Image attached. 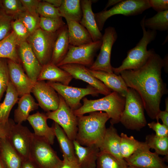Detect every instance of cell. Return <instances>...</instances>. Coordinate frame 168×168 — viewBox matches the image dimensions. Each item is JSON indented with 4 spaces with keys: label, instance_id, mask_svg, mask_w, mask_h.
<instances>
[{
    "label": "cell",
    "instance_id": "6da1fadb",
    "mask_svg": "<svg viewBox=\"0 0 168 168\" xmlns=\"http://www.w3.org/2000/svg\"><path fill=\"white\" fill-rule=\"evenodd\" d=\"M163 60L154 53L145 64L135 70L123 71L119 74L128 88L134 90L140 96L148 116L155 119L161 110L162 97L167 94L166 83L161 77Z\"/></svg>",
    "mask_w": 168,
    "mask_h": 168
},
{
    "label": "cell",
    "instance_id": "7a4b0ae2",
    "mask_svg": "<svg viewBox=\"0 0 168 168\" xmlns=\"http://www.w3.org/2000/svg\"><path fill=\"white\" fill-rule=\"evenodd\" d=\"M77 116V131L75 140L82 146H95L99 148L104 138L105 124L110 118L102 111Z\"/></svg>",
    "mask_w": 168,
    "mask_h": 168
},
{
    "label": "cell",
    "instance_id": "3957f363",
    "mask_svg": "<svg viewBox=\"0 0 168 168\" xmlns=\"http://www.w3.org/2000/svg\"><path fill=\"white\" fill-rule=\"evenodd\" d=\"M83 104L73 111L77 116L95 111H103L109 116L111 124L120 122L121 114L124 110L125 98L118 93L113 91L105 97L96 100L82 99Z\"/></svg>",
    "mask_w": 168,
    "mask_h": 168
},
{
    "label": "cell",
    "instance_id": "277c9868",
    "mask_svg": "<svg viewBox=\"0 0 168 168\" xmlns=\"http://www.w3.org/2000/svg\"><path fill=\"white\" fill-rule=\"evenodd\" d=\"M146 16L142 18L140 25L143 31V36L136 46L127 52L126 58L118 67H113V72L119 75L121 72L126 70H135L144 66L150 58L155 53L153 49L147 50V45L155 39L156 31L147 29L144 25Z\"/></svg>",
    "mask_w": 168,
    "mask_h": 168
},
{
    "label": "cell",
    "instance_id": "5b68a950",
    "mask_svg": "<svg viewBox=\"0 0 168 168\" xmlns=\"http://www.w3.org/2000/svg\"><path fill=\"white\" fill-rule=\"evenodd\" d=\"M125 98L124 107L120 122L127 129L139 131L147 124L142 101L138 93L129 88Z\"/></svg>",
    "mask_w": 168,
    "mask_h": 168
},
{
    "label": "cell",
    "instance_id": "8992f818",
    "mask_svg": "<svg viewBox=\"0 0 168 168\" xmlns=\"http://www.w3.org/2000/svg\"><path fill=\"white\" fill-rule=\"evenodd\" d=\"M150 8L148 0H122L108 10L94 13V16L98 27L101 31L106 21L113 16L118 14L127 16H135L142 14Z\"/></svg>",
    "mask_w": 168,
    "mask_h": 168
},
{
    "label": "cell",
    "instance_id": "52a82bcc",
    "mask_svg": "<svg viewBox=\"0 0 168 168\" xmlns=\"http://www.w3.org/2000/svg\"><path fill=\"white\" fill-rule=\"evenodd\" d=\"M30 159L39 168H59L63 163V160L58 157L51 145L43 138L34 134Z\"/></svg>",
    "mask_w": 168,
    "mask_h": 168
},
{
    "label": "cell",
    "instance_id": "ba28073f",
    "mask_svg": "<svg viewBox=\"0 0 168 168\" xmlns=\"http://www.w3.org/2000/svg\"><path fill=\"white\" fill-rule=\"evenodd\" d=\"M7 138L23 161L30 159V148L34 136L26 126L9 119Z\"/></svg>",
    "mask_w": 168,
    "mask_h": 168
},
{
    "label": "cell",
    "instance_id": "9c48e42d",
    "mask_svg": "<svg viewBox=\"0 0 168 168\" xmlns=\"http://www.w3.org/2000/svg\"><path fill=\"white\" fill-rule=\"evenodd\" d=\"M58 31L49 33L39 28L30 34L26 40L42 66L51 62L53 46Z\"/></svg>",
    "mask_w": 168,
    "mask_h": 168
},
{
    "label": "cell",
    "instance_id": "30bf717a",
    "mask_svg": "<svg viewBox=\"0 0 168 168\" xmlns=\"http://www.w3.org/2000/svg\"><path fill=\"white\" fill-rule=\"evenodd\" d=\"M59 102L58 109L46 113L48 119L53 120L63 129L71 140H75L77 131V118L64 99L58 95Z\"/></svg>",
    "mask_w": 168,
    "mask_h": 168
},
{
    "label": "cell",
    "instance_id": "8fae6325",
    "mask_svg": "<svg viewBox=\"0 0 168 168\" xmlns=\"http://www.w3.org/2000/svg\"><path fill=\"white\" fill-rule=\"evenodd\" d=\"M102 40L81 46H75L70 45L68 52L63 60L57 66L75 63L91 67L94 63V58L100 49Z\"/></svg>",
    "mask_w": 168,
    "mask_h": 168
},
{
    "label": "cell",
    "instance_id": "7c38bea8",
    "mask_svg": "<svg viewBox=\"0 0 168 168\" xmlns=\"http://www.w3.org/2000/svg\"><path fill=\"white\" fill-rule=\"evenodd\" d=\"M47 83L63 97L67 105L73 111L82 106L81 100L85 96L91 95L93 96H98L99 94L96 89L90 85L86 88H81L58 82L48 81Z\"/></svg>",
    "mask_w": 168,
    "mask_h": 168
},
{
    "label": "cell",
    "instance_id": "4fadbf2b",
    "mask_svg": "<svg viewBox=\"0 0 168 168\" xmlns=\"http://www.w3.org/2000/svg\"><path fill=\"white\" fill-rule=\"evenodd\" d=\"M117 37V33L114 27L109 26L105 29L100 52L95 61L89 68L90 69L114 73L110 63V57L113 46Z\"/></svg>",
    "mask_w": 168,
    "mask_h": 168
},
{
    "label": "cell",
    "instance_id": "5bb4252c",
    "mask_svg": "<svg viewBox=\"0 0 168 168\" xmlns=\"http://www.w3.org/2000/svg\"><path fill=\"white\" fill-rule=\"evenodd\" d=\"M145 142L128 158L124 159L128 166L140 168H168L165 160L152 152Z\"/></svg>",
    "mask_w": 168,
    "mask_h": 168
},
{
    "label": "cell",
    "instance_id": "9a60e30c",
    "mask_svg": "<svg viewBox=\"0 0 168 168\" xmlns=\"http://www.w3.org/2000/svg\"><path fill=\"white\" fill-rule=\"evenodd\" d=\"M31 92L36 98L39 106L44 111H54L58 109L59 102L58 95L44 81H37Z\"/></svg>",
    "mask_w": 168,
    "mask_h": 168
},
{
    "label": "cell",
    "instance_id": "2e32d148",
    "mask_svg": "<svg viewBox=\"0 0 168 168\" xmlns=\"http://www.w3.org/2000/svg\"><path fill=\"white\" fill-rule=\"evenodd\" d=\"M59 67L69 73L73 78L87 82L96 89L99 94L105 96L112 92L111 90L103 83L92 75L85 66L70 63L62 65Z\"/></svg>",
    "mask_w": 168,
    "mask_h": 168
},
{
    "label": "cell",
    "instance_id": "e0dca14e",
    "mask_svg": "<svg viewBox=\"0 0 168 168\" xmlns=\"http://www.w3.org/2000/svg\"><path fill=\"white\" fill-rule=\"evenodd\" d=\"M7 63L10 81L19 96L30 93L35 83L25 73L21 64L9 59Z\"/></svg>",
    "mask_w": 168,
    "mask_h": 168
},
{
    "label": "cell",
    "instance_id": "ac0fdd59",
    "mask_svg": "<svg viewBox=\"0 0 168 168\" xmlns=\"http://www.w3.org/2000/svg\"><path fill=\"white\" fill-rule=\"evenodd\" d=\"M18 46L19 57L26 74L35 83L37 81L42 66L26 41L22 42Z\"/></svg>",
    "mask_w": 168,
    "mask_h": 168
},
{
    "label": "cell",
    "instance_id": "d6986e66",
    "mask_svg": "<svg viewBox=\"0 0 168 168\" xmlns=\"http://www.w3.org/2000/svg\"><path fill=\"white\" fill-rule=\"evenodd\" d=\"M46 114L38 111L30 115L27 120L33 128L36 136L43 138L50 145L54 142L55 135L53 127H50L47 123Z\"/></svg>",
    "mask_w": 168,
    "mask_h": 168
},
{
    "label": "cell",
    "instance_id": "ffe728a7",
    "mask_svg": "<svg viewBox=\"0 0 168 168\" xmlns=\"http://www.w3.org/2000/svg\"><path fill=\"white\" fill-rule=\"evenodd\" d=\"M75 152L80 168H96L99 148L95 146H83L73 141Z\"/></svg>",
    "mask_w": 168,
    "mask_h": 168
},
{
    "label": "cell",
    "instance_id": "44dd1931",
    "mask_svg": "<svg viewBox=\"0 0 168 168\" xmlns=\"http://www.w3.org/2000/svg\"><path fill=\"white\" fill-rule=\"evenodd\" d=\"M92 2L91 0H80L82 16L79 23L87 30L94 42L101 40L103 35L96 24L92 9Z\"/></svg>",
    "mask_w": 168,
    "mask_h": 168
},
{
    "label": "cell",
    "instance_id": "7402d4cb",
    "mask_svg": "<svg viewBox=\"0 0 168 168\" xmlns=\"http://www.w3.org/2000/svg\"><path fill=\"white\" fill-rule=\"evenodd\" d=\"M73 78L68 72L50 62L42 66L37 81L48 80L68 86Z\"/></svg>",
    "mask_w": 168,
    "mask_h": 168
},
{
    "label": "cell",
    "instance_id": "603a6c76",
    "mask_svg": "<svg viewBox=\"0 0 168 168\" xmlns=\"http://www.w3.org/2000/svg\"><path fill=\"white\" fill-rule=\"evenodd\" d=\"M87 69L92 75L101 81L109 88L125 97L128 87L120 75L91 70L88 68Z\"/></svg>",
    "mask_w": 168,
    "mask_h": 168
},
{
    "label": "cell",
    "instance_id": "cb8c5ba5",
    "mask_svg": "<svg viewBox=\"0 0 168 168\" xmlns=\"http://www.w3.org/2000/svg\"><path fill=\"white\" fill-rule=\"evenodd\" d=\"M121 137L113 125L106 129L105 134L99 147L100 151L108 153L119 159L122 157L120 149Z\"/></svg>",
    "mask_w": 168,
    "mask_h": 168
},
{
    "label": "cell",
    "instance_id": "d4e9b609",
    "mask_svg": "<svg viewBox=\"0 0 168 168\" xmlns=\"http://www.w3.org/2000/svg\"><path fill=\"white\" fill-rule=\"evenodd\" d=\"M67 24L59 30L55 41L51 62L57 65L66 55L69 47Z\"/></svg>",
    "mask_w": 168,
    "mask_h": 168
},
{
    "label": "cell",
    "instance_id": "484cf974",
    "mask_svg": "<svg viewBox=\"0 0 168 168\" xmlns=\"http://www.w3.org/2000/svg\"><path fill=\"white\" fill-rule=\"evenodd\" d=\"M67 22L70 45L77 46L93 42L89 32L79 22L72 21Z\"/></svg>",
    "mask_w": 168,
    "mask_h": 168
},
{
    "label": "cell",
    "instance_id": "4316f807",
    "mask_svg": "<svg viewBox=\"0 0 168 168\" xmlns=\"http://www.w3.org/2000/svg\"><path fill=\"white\" fill-rule=\"evenodd\" d=\"M17 103V107L14 112V121L18 124H21L27 120L30 113L37 110L39 106L30 93L21 96Z\"/></svg>",
    "mask_w": 168,
    "mask_h": 168
},
{
    "label": "cell",
    "instance_id": "83f0119b",
    "mask_svg": "<svg viewBox=\"0 0 168 168\" xmlns=\"http://www.w3.org/2000/svg\"><path fill=\"white\" fill-rule=\"evenodd\" d=\"M0 156L7 168H21L23 160L7 137L0 140Z\"/></svg>",
    "mask_w": 168,
    "mask_h": 168
},
{
    "label": "cell",
    "instance_id": "f1b7e54d",
    "mask_svg": "<svg viewBox=\"0 0 168 168\" xmlns=\"http://www.w3.org/2000/svg\"><path fill=\"white\" fill-rule=\"evenodd\" d=\"M17 37L13 30L0 41V58H8L20 64L21 61L16 49Z\"/></svg>",
    "mask_w": 168,
    "mask_h": 168
},
{
    "label": "cell",
    "instance_id": "f546056e",
    "mask_svg": "<svg viewBox=\"0 0 168 168\" xmlns=\"http://www.w3.org/2000/svg\"><path fill=\"white\" fill-rule=\"evenodd\" d=\"M58 8L61 16L64 18L67 22L80 21L82 16L80 0H63Z\"/></svg>",
    "mask_w": 168,
    "mask_h": 168
},
{
    "label": "cell",
    "instance_id": "4dcf8cb0",
    "mask_svg": "<svg viewBox=\"0 0 168 168\" xmlns=\"http://www.w3.org/2000/svg\"><path fill=\"white\" fill-rule=\"evenodd\" d=\"M19 95L10 81L3 101L0 103V122L6 124L9 120L10 112L18 102Z\"/></svg>",
    "mask_w": 168,
    "mask_h": 168
},
{
    "label": "cell",
    "instance_id": "1f68e13d",
    "mask_svg": "<svg viewBox=\"0 0 168 168\" xmlns=\"http://www.w3.org/2000/svg\"><path fill=\"white\" fill-rule=\"evenodd\" d=\"M53 127L63 155L70 160H77L73 141L68 137L62 128L57 123L54 122Z\"/></svg>",
    "mask_w": 168,
    "mask_h": 168
},
{
    "label": "cell",
    "instance_id": "d6a6232c",
    "mask_svg": "<svg viewBox=\"0 0 168 168\" xmlns=\"http://www.w3.org/2000/svg\"><path fill=\"white\" fill-rule=\"evenodd\" d=\"M96 165V168H128V166L124 159L117 158L101 151L98 154Z\"/></svg>",
    "mask_w": 168,
    "mask_h": 168
},
{
    "label": "cell",
    "instance_id": "836d02e7",
    "mask_svg": "<svg viewBox=\"0 0 168 168\" xmlns=\"http://www.w3.org/2000/svg\"><path fill=\"white\" fill-rule=\"evenodd\" d=\"M145 27L156 31H166L168 30V10L157 12L152 17L145 18Z\"/></svg>",
    "mask_w": 168,
    "mask_h": 168
},
{
    "label": "cell",
    "instance_id": "e575fe53",
    "mask_svg": "<svg viewBox=\"0 0 168 168\" xmlns=\"http://www.w3.org/2000/svg\"><path fill=\"white\" fill-rule=\"evenodd\" d=\"M145 142L158 155L165 156V161H168V137H159L153 134H149L146 137Z\"/></svg>",
    "mask_w": 168,
    "mask_h": 168
},
{
    "label": "cell",
    "instance_id": "d590c367",
    "mask_svg": "<svg viewBox=\"0 0 168 168\" xmlns=\"http://www.w3.org/2000/svg\"><path fill=\"white\" fill-rule=\"evenodd\" d=\"M120 152L124 159L129 157L142 145L144 142L136 140L133 136H128L122 133L120 135Z\"/></svg>",
    "mask_w": 168,
    "mask_h": 168
},
{
    "label": "cell",
    "instance_id": "8d00e7d4",
    "mask_svg": "<svg viewBox=\"0 0 168 168\" xmlns=\"http://www.w3.org/2000/svg\"><path fill=\"white\" fill-rule=\"evenodd\" d=\"M66 24L62 17L51 18L40 16L39 28L48 32H57Z\"/></svg>",
    "mask_w": 168,
    "mask_h": 168
},
{
    "label": "cell",
    "instance_id": "74e56055",
    "mask_svg": "<svg viewBox=\"0 0 168 168\" xmlns=\"http://www.w3.org/2000/svg\"><path fill=\"white\" fill-rule=\"evenodd\" d=\"M0 5L6 14L15 19L25 11L20 0H3L1 1Z\"/></svg>",
    "mask_w": 168,
    "mask_h": 168
},
{
    "label": "cell",
    "instance_id": "f35d334b",
    "mask_svg": "<svg viewBox=\"0 0 168 168\" xmlns=\"http://www.w3.org/2000/svg\"><path fill=\"white\" fill-rule=\"evenodd\" d=\"M24 24L30 35L39 28L40 16L33 15L26 11L21 13L17 18Z\"/></svg>",
    "mask_w": 168,
    "mask_h": 168
},
{
    "label": "cell",
    "instance_id": "ab89813d",
    "mask_svg": "<svg viewBox=\"0 0 168 168\" xmlns=\"http://www.w3.org/2000/svg\"><path fill=\"white\" fill-rule=\"evenodd\" d=\"M12 30L15 33L16 37L17 45L26 41L30 34L24 24L18 19L14 20L11 23Z\"/></svg>",
    "mask_w": 168,
    "mask_h": 168
},
{
    "label": "cell",
    "instance_id": "60d3db41",
    "mask_svg": "<svg viewBox=\"0 0 168 168\" xmlns=\"http://www.w3.org/2000/svg\"><path fill=\"white\" fill-rule=\"evenodd\" d=\"M37 12L40 16L51 18L62 17L58 8L55 7L44 0L41 1L40 2Z\"/></svg>",
    "mask_w": 168,
    "mask_h": 168
},
{
    "label": "cell",
    "instance_id": "b9f144b4",
    "mask_svg": "<svg viewBox=\"0 0 168 168\" xmlns=\"http://www.w3.org/2000/svg\"><path fill=\"white\" fill-rule=\"evenodd\" d=\"M14 18L6 14L2 9L0 10V41L12 31L11 23Z\"/></svg>",
    "mask_w": 168,
    "mask_h": 168
},
{
    "label": "cell",
    "instance_id": "7bdbcfd3",
    "mask_svg": "<svg viewBox=\"0 0 168 168\" xmlns=\"http://www.w3.org/2000/svg\"><path fill=\"white\" fill-rule=\"evenodd\" d=\"M10 81L7 62L0 58V101L7 90Z\"/></svg>",
    "mask_w": 168,
    "mask_h": 168
},
{
    "label": "cell",
    "instance_id": "ee69618b",
    "mask_svg": "<svg viewBox=\"0 0 168 168\" xmlns=\"http://www.w3.org/2000/svg\"><path fill=\"white\" fill-rule=\"evenodd\" d=\"M147 125L150 128L155 131L156 136L159 137H168V127L161 124L159 121L148 123Z\"/></svg>",
    "mask_w": 168,
    "mask_h": 168
},
{
    "label": "cell",
    "instance_id": "f6af8a7d",
    "mask_svg": "<svg viewBox=\"0 0 168 168\" xmlns=\"http://www.w3.org/2000/svg\"><path fill=\"white\" fill-rule=\"evenodd\" d=\"M20 1L25 11L33 15H39L37 12V10L41 0H20Z\"/></svg>",
    "mask_w": 168,
    "mask_h": 168
},
{
    "label": "cell",
    "instance_id": "bcb514c9",
    "mask_svg": "<svg viewBox=\"0 0 168 168\" xmlns=\"http://www.w3.org/2000/svg\"><path fill=\"white\" fill-rule=\"evenodd\" d=\"M151 7L157 12L168 10V0H148Z\"/></svg>",
    "mask_w": 168,
    "mask_h": 168
},
{
    "label": "cell",
    "instance_id": "7dc6e473",
    "mask_svg": "<svg viewBox=\"0 0 168 168\" xmlns=\"http://www.w3.org/2000/svg\"><path fill=\"white\" fill-rule=\"evenodd\" d=\"M63 156V164L59 168H80L77 160H71L64 156Z\"/></svg>",
    "mask_w": 168,
    "mask_h": 168
},
{
    "label": "cell",
    "instance_id": "c3c4849f",
    "mask_svg": "<svg viewBox=\"0 0 168 168\" xmlns=\"http://www.w3.org/2000/svg\"><path fill=\"white\" fill-rule=\"evenodd\" d=\"M161 119L163 124L168 127V110H166L164 111L161 110L158 114L156 119L159 121Z\"/></svg>",
    "mask_w": 168,
    "mask_h": 168
},
{
    "label": "cell",
    "instance_id": "681fc988",
    "mask_svg": "<svg viewBox=\"0 0 168 168\" xmlns=\"http://www.w3.org/2000/svg\"><path fill=\"white\" fill-rule=\"evenodd\" d=\"M8 121L6 124L0 122V140L7 137L8 128Z\"/></svg>",
    "mask_w": 168,
    "mask_h": 168
},
{
    "label": "cell",
    "instance_id": "f907efd6",
    "mask_svg": "<svg viewBox=\"0 0 168 168\" xmlns=\"http://www.w3.org/2000/svg\"><path fill=\"white\" fill-rule=\"evenodd\" d=\"M21 168H39L37 165L30 159L23 161Z\"/></svg>",
    "mask_w": 168,
    "mask_h": 168
},
{
    "label": "cell",
    "instance_id": "816d5d0a",
    "mask_svg": "<svg viewBox=\"0 0 168 168\" xmlns=\"http://www.w3.org/2000/svg\"><path fill=\"white\" fill-rule=\"evenodd\" d=\"M44 1L57 8H58L60 6L63 1V0H45Z\"/></svg>",
    "mask_w": 168,
    "mask_h": 168
},
{
    "label": "cell",
    "instance_id": "f5cc1de1",
    "mask_svg": "<svg viewBox=\"0 0 168 168\" xmlns=\"http://www.w3.org/2000/svg\"><path fill=\"white\" fill-rule=\"evenodd\" d=\"M121 1L122 0H109L103 10H106L108 7L115 5Z\"/></svg>",
    "mask_w": 168,
    "mask_h": 168
},
{
    "label": "cell",
    "instance_id": "db71d44e",
    "mask_svg": "<svg viewBox=\"0 0 168 168\" xmlns=\"http://www.w3.org/2000/svg\"><path fill=\"white\" fill-rule=\"evenodd\" d=\"M163 67L164 68L166 73L168 72V56H166L163 59Z\"/></svg>",
    "mask_w": 168,
    "mask_h": 168
},
{
    "label": "cell",
    "instance_id": "11a10c76",
    "mask_svg": "<svg viewBox=\"0 0 168 168\" xmlns=\"http://www.w3.org/2000/svg\"><path fill=\"white\" fill-rule=\"evenodd\" d=\"M0 168H7L0 156Z\"/></svg>",
    "mask_w": 168,
    "mask_h": 168
},
{
    "label": "cell",
    "instance_id": "9f6ffc18",
    "mask_svg": "<svg viewBox=\"0 0 168 168\" xmlns=\"http://www.w3.org/2000/svg\"><path fill=\"white\" fill-rule=\"evenodd\" d=\"M165 106H166V110H168V97L165 99Z\"/></svg>",
    "mask_w": 168,
    "mask_h": 168
},
{
    "label": "cell",
    "instance_id": "6f0895ef",
    "mask_svg": "<svg viewBox=\"0 0 168 168\" xmlns=\"http://www.w3.org/2000/svg\"><path fill=\"white\" fill-rule=\"evenodd\" d=\"M128 168H138V167H137L132 166H128Z\"/></svg>",
    "mask_w": 168,
    "mask_h": 168
},
{
    "label": "cell",
    "instance_id": "680465c9",
    "mask_svg": "<svg viewBox=\"0 0 168 168\" xmlns=\"http://www.w3.org/2000/svg\"></svg>",
    "mask_w": 168,
    "mask_h": 168
}]
</instances>
